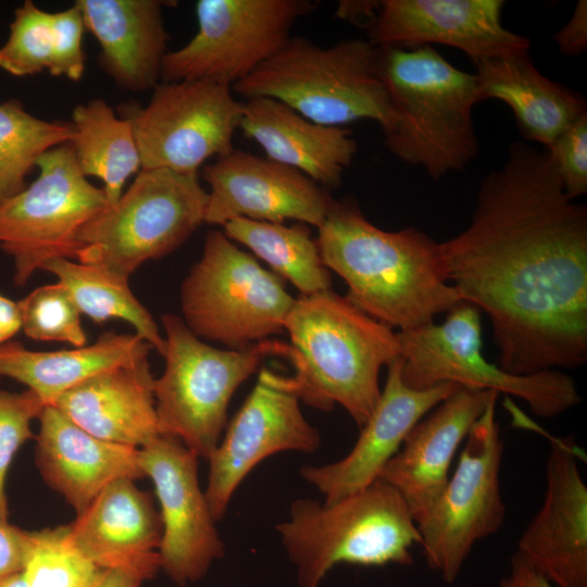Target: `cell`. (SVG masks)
<instances>
[{"instance_id": "obj_1", "label": "cell", "mask_w": 587, "mask_h": 587, "mask_svg": "<svg viewBox=\"0 0 587 587\" xmlns=\"http://www.w3.org/2000/svg\"><path fill=\"white\" fill-rule=\"evenodd\" d=\"M447 282L488 316L499 366L527 375L587 361V207L546 150L511 143L465 229L439 242Z\"/></svg>"}, {"instance_id": "obj_2", "label": "cell", "mask_w": 587, "mask_h": 587, "mask_svg": "<svg viewBox=\"0 0 587 587\" xmlns=\"http://www.w3.org/2000/svg\"><path fill=\"white\" fill-rule=\"evenodd\" d=\"M317 228L322 262L345 280L346 297L392 329L432 324L463 302L445 277L439 242L426 233L380 229L353 198L334 200Z\"/></svg>"}, {"instance_id": "obj_3", "label": "cell", "mask_w": 587, "mask_h": 587, "mask_svg": "<svg viewBox=\"0 0 587 587\" xmlns=\"http://www.w3.org/2000/svg\"><path fill=\"white\" fill-rule=\"evenodd\" d=\"M284 330L295 372L278 374L280 385L316 410L340 405L361 428L380 397V370L400 358L397 332L332 289L295 299Z\"/></svg>"}, {"instance_id": "obj_4", "label": "cell", "mask_w": 587, "mask_h": 587, "mask_svg": "<svg viewBox=\"0 0 587 587\" xmlns=\"http://www.w3.org/2000/svg\"><path fill=\"white\" fill-rule=\"evenodd\" d=\"M378 67L390 101V117L380 127L390 153L434 180L477 157L474 74L432 46L378 48Z\"/></svg>"}, {"instance_id": "obj_5", "label": "cell", "mask_w": 587, "mask_h": 587, "mask_svg": "<svg viewBox=\"0 0 587 587\" xmlns=\"http://www.w3.org/2000/svg\"><path fill=\"white\" fill-rule=\"evenodd\" d=\"M276 530L301 587H319L340 563L411 565L421 544L405 501L380 478L330 503L297 499Z\"/></svg>"}, {"instance_id": "obj_6", "label": "cell", "mask_w": 587, "mask_h": 587, "mask_svg": "<svg viewBox=\"0 0 587 587\" xmlns=\"http://www.w3.org/2000/svg\"><path fill=\"white\" fill-rule=\"evenodd\" d=\"M232 90L245 99H275L325 126L372 120L383 127L391 113L379 74L378 48L360 38L322 47L290 37Z\"/></svg>"}, {"instance_id": "obj_7", "label": "cell", "mask_w": 587, "mask_h": 587, "mask_svg": "<svg viewBox=\"0 0 587 587\" xmlns=\"http://www.w3.org/2000/svg\"><path fill=\"white\" fill-rule=\"evenodd\" d=\"M165 366L153 380L159 432L209 459L227 425L230 399L268 357L292 358L290 345L267 339L241 350L218 349L198 338L179 316L166 313Z\"/></svg>"}, {"instance_id": "obj_8", "label": "cell", "mask_w": 587, "mask_h": 587, "mask_svg": "<svg viewBox=\"0 0 587 587\" xmlns=\"http://www.w3.org/2000/svg\"><path fill=\"white\" fill-rule=\"evenodd\" d=\"M186 326L200 339L241 350L284 332L295 302L284 279L221 230H210L180 285Z\"/></svg>"}, {"instance_id": "obj_9", "label": "cell", "mask_w": 587, "mask_h": 587, "mask_svg": "<svg viewBox=\"0 0 587 587\" xmlns=\"http://www.w3.org/2000/svg\"><path fill=\"white\" fill-rule=\"evenodd\" d=\"M207 204L197 174L141 168L114 204L83 226L76 261L129 278L183 245L204 223Z\"/></svg>"}, {"instance_id": "obj_10", "label": "cell", "mask_w": 587, "mask_h": 587, "mask_svg": "<svg viewBox=\"0 0 587 587\" xmlns=\"http://www.w3.org/2000/svg\"><path fill=\"white\" fill-rule=\"evenodd\" d=\"M401 377L413 389L441 383L492 390L523 400L544 419L557 417L582 400L575 380L560 370L516 375L488 362L482 351L479 310L461 302L441 324L397 332Z\"/></svg>"}, {"instance_id": "obj_11", "label": "cell", "mask_w": 587, "mask_h": 587, "mask_svg": "<svg viewBox=\"0 0 587 587\" xmlns=\"http://www.w3.org/2000/svg\"><path fill=\"white\" fill-rule=\"evenodd\" d=\"M36 167L29 186L0 201V249L13 260L17 286L51 259L76 260L80 229L109 205L104 190L80 172L70 142L45 152Z\"/></svg>"}, {"instance_id": "obj_12", "label": "cell", "mask_w": 587, "mask_h": 587, "mask_svg": "<svg viewBox=\"0 0 587 587\" xmlns=\"http://www.w3.org/2000/svg\"><path fill=\"white\" fill-rule=\"evenodd\" d=\"M495 392L471 428L457 466L430 509L417 522L429 567L453 583L474 545L502 526L505 505L500 490L503 440L496 419Z\"/></svg>"}, {"instance_id": "obj_13", "label": "cell", "mask_w": 587, "mask_h": 587, "mask_svg": "<svg viewBox=\"0 0 587 587\" xmlns=\"http://www.w3.org/2000/svg\"><path fill=\"white\" fill-rule=\"evenodd\" d=\"M316 8L311 0H199L198 30L167 51L161 80H208L233 86L277 53L294 24Z\"/></svg>"}, {"instance_id": "obj_14", "label": "cell", "mask_w": 587, "mask_h": 587, "mask_svg": "<svg viewBox=\"0 0 587 587\" xmlns=\"http://www.w3.org/2000/svg\"><path fill=\"white\" fill-rule=\"evenodd\" d=\"M117 112L132 127L141 168L197 174L210 158L234 150L242 102L234 98L227 85L161 82L147 105L123 103Z\"/></svg>"}, {"instance_id": "obj_15", "label": "cell", "mask_w": 587, "mask_h": 587, "mask_svg": "<svg viewBox=\"0 0 587 587\" xmlns=\"http://www.w3.org/2000/svg\"><path fill=\"white\" fill-rule=\"evenodd\" d=\"M322 439L304 417L299 399L286 390L278 373L261 369L257 384L209 457L204 495L220 522L239 485L264 459L285 451L315 452Z\"/></svg>"}, {"instance_id": "obj_16", "label": "cell", "mask_w": 587, "mask_h": 587, "mask_svg": "<svg viewBox=\"0 0 587 587\" xmlns=\"http://www.w3.org/2000/svg\"><path fill=\"white\" fill-rule=\"evenodd\" d=\"M199 457L160 434L139 448V463L160 504V570L178 586L198 582L225 552L198 476Z\"/></svg>"}, {"instance_id": "obj_17", "label": "cell", "mask_w": 587, "mask_h": 587, "mask_svg": "<svg viewBox=\"0 0 587 587\" xmlns=\"http://www.w3.org/2000/svg\"><path fill=\"white\" fill-rule=\"evenodd\" d=\"M202 174L210 186L204 223L212 225L245 217L320 227L335 200L298 170L241 150L217 158Z\"/></svg>"}, {"instance_id": "obj_18", "label": "cell", "mask_w": 587, "mask_h": 587, "mask_svg": "<svg viewBox=\"0 0 587 587\" xmlns=\"http://www.w3.org/2000/svg\"><path fill=\"white\" fill-rule=\"evenodd\" d=\"M503 0H383L369 28L377 48L445 45L470 60L529 52V38L501 22Z\"/></svg>"}, {"instance_id": "obj_19", "label": "cell", "mask_w": 587, "mask_h": 587, "mask_svg": "<svg viewBox=\"0 0 587 587\" xmlns=\"http://www.w3.org/2000/svg\"><path fill=\"white\" fill-rule=\"evenodd\" d=\"M573 437H552L542 504L517 553L555 587H587V486Z\"/></svg>"}, {"instance_id": "obj_20", "label": "cell", "mask_w": 587, "mask_h": 587, "mask_svg": "<svg viewBox=\"0 0 587 587\" xmlns=\"http://www.w3.org/2000/svg\"><path fill=\"white\" fill-rule=\"evenodd\" d=\"M386 367L387 377L378 402L350 452L336 462L300 469L301 477L324 496L325 503L357 492L378 479L417 422L460 387L441 383L413 389L402 380L401 358Z\"/></svg>"}, {"instance_id": "obj_21", "label": "cell", "mask_w": 587, "mask_h": 587, "mask_svg": "<svg viewBox=\"0 0 587 587\" xmlns=\"http://www.w3.org/2000/svg\"><path fill=\"white\" fill-rule=\"evenodd\" d=\"M495 392L460 386L417 422L382 471L379 478L400 494L415 523L445 488L459 447Z\"/></svg>"}, {"instance_id": "obj_22", "label": "cell", "mask_w": 587, "mask_h": 587, "mask_svg": "<svg viewBox=\"0 0 587 587\" xmlns=\"http://www.w3.org/2000/svg\"><path fill=\"white\" fill-rule=\"evenodd\" d=\"M36 464L43 480L82 513L118 478L146 477L139 449L100 439L73 423L52 404L39 415Z\"/></svg>"}, {"instance_id": "obj_23", "label": "cell", "mask_w": 587, "mask_h": 587, "mask_svg": "<svg viewBox=\"0 0 587 587\" xmlns=\"http://www.w3.org/2000/svg\"><path fill=\"white\" fill-rule=\"evenodd\" d=\"M66 526L71 542L98 569L160 570V513L135 479L110 483Z\"/></svg>"}, {"instance_id": "obj_24", "label": "cell", "mask_w": 587, "mask_h": 587, "mask_svg": "<svg viewBox=\"0 0 587 587\" xmlns=\"http://www.w3.org/2000/svg\"><path fill=\"white\" fill-rule=\"evenodd\" d=\"M84 25L100 45L99 63L117 87L153 89L161 80L168 34L160 0H76Z\"/></svg>"}, {"instance_id": "obj_25", "label": "cell", "mask_w": 587, "mask_h": 587, "mask_svg": "<svg viewBox=\"0 0 587 587\" xmlns=\"http://www.w3.org/2000/svg\"><path fill=\"white\" fill-rule=\"evenodd\" d=\"M239 128L266 158L298 170L327 190L341 185L358 150L349 128L316 124L267 97L242 102Z\"/></svg>"}, {"instance_id": "obj_26", "label": "cell", "mask_w": 587, "mask_h": 587, "mask_svg": "<svg viewBox=\"0 0 587 587\" xmlns=\"http://www.w3.org/2000/svg\"><path fill=\"white\" fill-rule=\"evenodd\" d=\"M153 380L147 359L98 373L50 404L87 433L139 449L160 435Z\"/></svg>"}, {"instance_id": "obj_27", "label": "cell", "mask_w": 587, "mask_h": 587, "mask_svg": "<svg viewBox=\"0 0 587 587\" xmlns=\"http://www.w3.org/2000/svg\"><path fill=\"white\" fill-rule=\"evenodd\" d=\"M477 102L499 100L513 112L521 136L548 149L587 112L585 98L544 76L529 52L473 61Z\"/></svg>"}, {"instance_id": "obj_28", "label": "cell", "mask_w": 587, "mask_h": 587, "mask_svg": "<svg viewBox=\"0 0 587 587\" xmlns=\"http://www.w3.org/2000/svg\"><path fill=\"white\" fill-rule=\"evenodd\" d=\"M152 347L139 335L102 334L89 346L34 351L18 341L0 345V376L27 386L47 404L66 390L103 371L147 360Z\"/></svg>"}, {"instance_id": "obj_29", "label": "cell", "mask_w": 587, "mask_h": 587, "mask_svg": "<svg viewBox=\"0 0 587 587\" xmlns=\"http://www.w3.org/2000/svg\"><path fill=\"white\" fill-rule=\"evenodd\" d=\"M85 29L75 2L66 10L48 12L25 0L15 9L9 36L0 46V68L14 77L49 71L78 82L85 72Z\"/></svg>"}, {"instance_id": "obj_30", "label": "cell", "mask_w": 587, "mask_h": 587, "mask_svg": "<svg viewBox=\"0 0 587 587\" xmlns=\"http://www.w3.org/2000/svg\"><path fill=\"white\" fill-rule=\"evenodd\" d=\"M71 123L70 145L80 172L100 178L109 204H114L127 178L141 167L129 123L101 98L76 105Z\"/></svg>"}, {"instance_id": "obj_31", "label": "cell", "mask_w": 587, "mask_h": 587, "mask_svg": "<svg viewBox=\"0 0 587 587\" xmlns=\"http://www.w3.org/2000/svg\"><path fill=\"white\" fill-rule=\"evenodd\" d=\"M223 233L268 264L282 279L290 282L302 296L332 289V275L323 264L316 239L307 224L253 221L245 217L230 220Z\"/></svg>"}, {"instance_id": "obj_32", "label": "cell", "mask_w": 587, "mask_h": 587, "mask_svg": "<svg viewBox=\"0 0 587 587\" xmlns=\"http://www.w3.org/2000/svg\"><path fill=\"white\" fill-rule=\"evenodd\" d=\"M41 270L53 274L68 290L80 314L96 323L112 319L128 322L136 334L163 357L165 339L153 316L130 290L128 278L102 266L66 258L51 259Z\"/></svg>"}, {"instance_id": "obj_33", "label": "cell", "mask_w": 587, "mask_h": 587, "mask_svg": "<svg viewBox=\"0 0 587 587\" xmlns=\"http://www.w3.org/2000/svg\"><path fill=\"white\" fill-rule=\"evenodd\" d=\"M73 136L71 122L39 118L18 99L0 102V201L23 190L37 160Z\"/></svg>"}, {"instance_id": "obj_34", "label": "cell", "mask_w": 587, "mask_h": 587, "mask_svg": "<svg viewBox=\"0 0 587 587\" xmlns=\"http://www.w3.org/2000/svg\"><path fill=\"white\" fill-rule=\"evenodd\" d=\"M98 567L68 538L67 526L29 532L27 587H89Z\"/></svg>"}, {"instance_id": "obj_35", "label": "cell", "mask_w": 587, "mask_h": 587, "mask_svg": "<svg viewBox=\"0 0 587 587\" xmlns=\"http://www.w3.org/2000/svg\"><path fill=\"white\" fill-rule=\"evenodd\" d=\"M22 328L35 340L87 345L80 312L68 290L59 282L38 287L18 301Z\"/></svg>"}, {"instance_id": "obj_36", "label": "cell", "mask_w": 587, "mask_h": 587, "mask_svg": "<svg viewBox=\"0 0 587 587\" xmlns=\"http://www.w3.org/2000/svg\"><path fill=\"white\" fill-rule=\"evenodd\" d=\"M47 403L33 390L11 392L0 388V521L8 522L5 479L17 450L33 437L32 422Z\"/></svg>"}, {"instance_id": "obj_37", "label": "cell", "mask_w": 587, "mask_h": 587, "mask_svg": "<svg viewBox=\"0 0 587 587\" xmlns=\"http://www.w3.org/2000/svg\"><path fill=\"white\" fill-rule=\"evenodd\" d=\"M566 195L575 200L587 193V112L545 149Z\"/></svg>"}, {"instance_id": "obj_38", "label": "cell", "mask_w": 587, "mask_h": 587, "mask_svg": "<svg viewBox=\"0 0 587 587\" xmlns=\"http://www.w3.org/2000/svg\"><path fill=\"white\" fill-rule=\"evenodd\" d=\"M29 546V532L0 521V583L23 571Z\"/></svg>"}, {"instance_id": "obj_39", "label": "cell", "mask_w": 587, "mask_h": 587, "mask_svg": "<svg viewBox=\"0 0 587 587\" xmlns=\"http://www.w3.org/2000/svg\"><path fill=\"white\" fill-rule=\"evenodd\" d=\"M559 50L566 57L580 55L587 48V1L579 0L565 25L554 35Z\"/></svg>"}, {"instance_id": "obj_40", "label": "cell", "mask_w": 587, "mask_h": 587, "mask_svg": "<svg viewBox=\"0 0 587 587\" xmlns=\"http://www.w3.org/2000/svg\"><path fill=\"white\" fill-rule=\"evenodd\" d=\"M155 574L141 569H99L89 587H141L143 582Z\"/></svg>"}, {"instance_id": "obj_41", "label": "cell", "mask_w": 587, "mask_h": 587, "mask_svg": "<svg viewBox=\"0 0 587 587\" xmlns=\"http://www.w3.org/2000/svg\"><path fill=\"white\" fill-rule=\"evenodd\" d=\"M499 587H555L542 574L527 564L517 553L510 559L509 571Z\"/></svg>"}, {"instance_id": "obj_42", "label": "cell", "mask_w": 587, "mask_h": 587, "mask_svg": "<svg viewBox=\"0 0 587 587\" xmlns=\"http://www.w3.org/2000/svg\"><path fill=\"white\" fill-rule=\"evenodd\" d=\"M378 9L379 1H339L336 16L369 29Z\"/></svg>"}, {"instance_id": "obj_43", "label": "cell", "mask_w": 587, "mask_h": 587, "mask_svg": "<svg viewBox=\"0 0 587 587\" xmlns=\"http://www.w3.org/2000/svg\"><path fill=\"white\" fill-rule=\"evenodd\" d=\"M21 328L18 302L0 294V345L9 341Z\"/></svg>"}, {"instance_id": "obj_44", "label": "cell", "mask_w": 587, "mask_h": 587, "mask_svg": "<svg viewBox=\"0 0 587 587\" xmlns=\"http://www.w3.org/2000/svg\"><path fill=\"white\" fill-rule=\"evenodd\" d=\"M0 587H27V585L25 583L22 572H20L11 575L2 583H0Z\"/></svg>"}]
</instances>
